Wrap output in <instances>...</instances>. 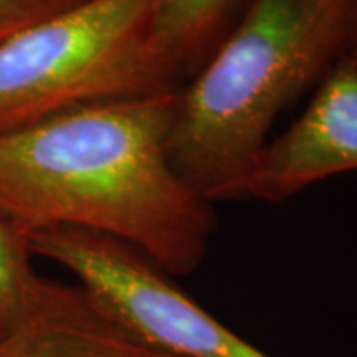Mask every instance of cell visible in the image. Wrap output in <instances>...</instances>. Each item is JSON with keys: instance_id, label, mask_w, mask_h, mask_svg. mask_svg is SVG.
<instances>
[{"instance_id": "6da1fadb", "label": "cell", "mask_w": 357, "mask_h": 357, "mask_svg": "<svg viewBox=\"0 0 357 357\" xmlns=\"http://www.w3.org/2000/svg\"><path fill=\"white\" fill-rule=\"evenodd\" d=\"M177 89L77 107L0 135V220L126 244L169 276L203 262L211 203L178 177L169 137Z\"/></svg>"}, {"instance_id": "277c9868", "label": "cell", "mask_w": 357, "mask_h": 357, "mask_svg": "<svg viewBox=\"0 0 357 357\" xmlns=\"http://www.w3.org/2000/svg\"><path fill=\"white\" fill-rule=\"evenodd\" d=\"M32 255L68 270L105 316L173 357H272L229 330L126 244L68 229L26 234Z\"/></svg>"}, {"instance_id": "7a4b0ae2", "label": "cell", "mask_w": 357, "mask_h": 357, "mask_svg": "<svg viewBox=\"0 0 357 357\" xmlns=\"http://www.w3.org/2000/svg\"><path fill=\"white\" fill-rule=\"evenodd\" d=\"M357 0H248L178 88L171 161L204 201L238 199L274 121L344 58Z\"/></svg>"}, {"instance_id": "3957f363", "label": "cell", "mask_w": 357, "mask_h": 357, "mask_svg": "<svg viewBox=\"0 0 357 357\" xmlns=\"http://www.w3.org/2000/svg\"><path fill=\"white\" fill-rule=\"evenodd\" d=\"M153 0H82L0 42V135L93 103L177 89L151 42Z\"/></svg>"}, {"instance_id": "9c48e42d", "label": "cell", "mask_w": 357, "mask_h": 357, "mask_svg": "<svg viewBox=\"0 0 357 357\" xmlns=\"http://www.w3.org/2000/svg\"><path fill=\"white\" fill-rule=\"evenodd\" d=\"M82 0H0V42Z\"/></svg>"}, {"instance_id": "5b68a950", "label": "cell", "mask_w": 357, "mask_h": 357, "mask_svg": "<svg viewBox=\"0 0 357 357\" xmlns=\"http://www.w3.org/2000/svg\"><path fill=\"white\" fill-rule=\"evenodd\" d=\"M349 171H357V64L344 56L304 114L256 155L238 199L278 203Z\"/></svg>"}, {"instance_id": "ba28073f", "label": "cell", "mask_w": 357, "mask_h": 357, "mask_svg": "<svg viewBox=\"0 0 357 357\" xmlns=\"http://www.w3.org/2000/svg\"><path fill=\"white\" fill-rule=\"evenodd\" d=\"M32 256L24 234L0 220V340L32 318L58 286L40 276Z\"/></svg>"}, {"instance_id": "52a82bcc", "label": "cell", "mask_w": 357, "mask_h": 357, "mask_svg": "<svg viewBox=\"0 0 357 357\" xmlns=\"http://www.w3.org/2000/svg\"><path fill=\"white\" fill-rule=\"evenodd\" d=\"M248 0H153L149 30L151 42L178 84V77L199 70L227 26L243 13Z\"/></svg>"}, {"instance_id": "30bf717a", "label": "cell", "mask_w": 357, "mask_h": 357, "mask_svg": "<svg viewBox=\"0 0 357 357\" xmlns=\"http://www.w3.org/2000/svg\"><path fill=\"white\" fill-rule=\"evenodd\" d=\"M345 56H349L354 62L357 64V2H356V22H354V34H351V44H349V50Z\"/></svg>"}, {"instance_id": "8992f818", "label": "cell", "mask_w": 357, "mask_h": 357, "mask_svg": "<svg viewBox=\"0 0 357 357\" xmlns=\"http://www.w3.org/2000/svg\"><path fill=\"white\" fill-rule=\"evenodd\" d=\"M0 357H173L139 342L79 286L58 284L50 300L0 340Z\"/></svg>"}]
</instances>
